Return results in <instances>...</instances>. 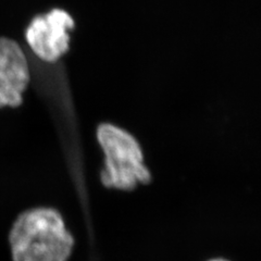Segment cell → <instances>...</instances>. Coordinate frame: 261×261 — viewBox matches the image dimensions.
<instances>
[{
    "mask_svg": "<svg viewBox=\"0 0 261 261\" xmlns=\"http://www.w3.org/2000/svg\"><path fill=\"white\" fill-rule=\"evenodd\" d=\"M74 29V20L62 9H53L36 15L25 32L30 48L44 61L55 62L69 50L68 31Z\"/></svg>",
    "mask_w": 261,
    "mask_h": 261,
    "instance_id": "cell-3",
    "label": "cell"
},
{
    "mask_svg": "<svg viewBox=\"0 0 261 261\" xmlns=\"http://www.w3.org/2000/svg\"><path fill=\"white\" fill-rule=\"evenodd\" d=\"M98 143L105 152L101 182L106 187L132 191L138 183L150 182V172L143 162V152L135 137L116 125L100 124Z\"/></svg>",
    "mask_w": 261,
    "mask_h": 261,
    "instance_id": "cell-2",
    "label": "cell"
},
{
    "mask_svg": "<svg viewBox=\"0 0 261 261\" xmlns=\"http://www.w3.org/2000/svg\"><path fill=\"white\" fill-rule=\"evenodd\" d=\"M8 241L12 261H68L74 247V239L61 215L44 207L20 214Z\"/></svg>",
    "mask_w": 261,
    "mask_h": 261,
    "instance_id": "cell-1",
    "label": "cell"
},
{
    "mask_svg": "<svg viewBox=\"0 0 261 261\" xmlns=\"http://www.w3.org/2000/svg\"><path fill=\"white\" fill-rule=\"evenodd\" d=\"M27 57L15 40L0 37V108H16L30 83Z\"/></svg>",
    "mask_w": 261,
    "mask_h": 261,
    "instance_id": "cell-4",
    "label": "cell"
},
{
    "mask_svg": "<svg viewBox=\"0 0 261 261\" xmlns=\"http://www.w3.org/2000/svg\"><path fill=\"white\" fill-rule=\"evenodd\" d=\"M208 261H228V260L223 259V258H215V259H210Z\"/></svg>",
    "mask_w": 261,
    "mask_h": 261,
    "instance_id": "cell-5",
    "label": "cell"
}]
</instances>
